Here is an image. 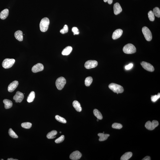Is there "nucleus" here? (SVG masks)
Wrapping results in <instances>:
<instances>
[{
  "mask_svg": "<svg viewBox=\"0 0 160 160\" xmlns=\"http://www.w3.org/2000/svg\"><path fill=\"white\" fill-rule=\"evenodd\" d=\"M50 20L48 18L46 17L42 18L40 24V30L42 32H46L48 28Z\"/></svg>",
  "mask_w": 160,
  "mask_h": 160,
  "instance_id": "1",
  "label": "nucleus"
},
{
  "mask_svg": "<svg viewBox=\"0 0 160 160\" xmlns=\"http://www.w3.org/2000/svg\"><path fill=\"white\" fill-rule=\"evenodd\" d=\"M109 88L114 93H116L117 94L122 93L124 91L123 88L122 86L116 84L112 83L109 85Z\"/></svg>",
  "mask_w": 160,
  "mask_h": 160,
  "instance_id": "2",
  "label": "nucleus"
},
{
  "mask_svg": "<svg viewBox=\"0 0 160 160\" xmlns=\"http://www.w3.org/2000/svg\"><path fill=\"white\" fill-rule=\"evenodd\" d=\"M124 53L127 54H132L136 52V48L134 45L131 44H128L125 45L123 49Z\"/></svg>",
  "mask_w": 160,
  "mask_h": 160,
  "instance_id": "3",
  "label": "nucleus"
},
{
  "mask_svg": "<svg viewBox=\"0 0 160 160\" xmlns=\"http://www.w3.org/2000/svg\"><path fill=\"white\" fill-rule=\"evenodd\" d=\"M66 83V80L64 77H59L56 80V86L58 90H61L64 88Z\"/></svg>",
  "mask_w": 160,
  "mask_h": 160,
  "instance_id": "4",
  "label": "nucleus"
},
{
  "mask_svg": "<svg viewBox=\"0 0 160 160\" xmlns=\"http://www.w3.org/2000/svg\"><path fill=\"white\" fill-rule=\"evenodd\" d=\"M15 62V60L14 59H5L2 63V66L5 69L10 68L13 66Z\"/></svg>",
  "mask_w": 160,
  "mask_h": 160,
  "instance_id": "5",
  "label": "nucleus"
},
{
  "mask_svg": "<svg viewBox=\"0 0 160 160\" xmlns=\"http://www.w3.org/2000/svg\"><path fill=\"white\" fill-rule=\"evenodd\" d=\"M142 32L147 41H150L152 39V35L149 29L146 26H144L142 29Z\"/></svg>",
  "mask_w": 160,
  "mask_h": 160,
  "instance_id": "6",
  "label": "nucleus"
},
{
  "mask_svg": "<svg viewBox=\"0 0 160 160\" xmlns=\"http://www.w3.org/2000/svg\"><path fill=\"white\" fill-rule=\"evenodd\" d=\"M159 122L157 120H154L152 122L148 121L145 124V127L148 130H154L159 125Z\"/></svg>",
  "mask_w": 160,
  "mask_h": 160,
  "instance_id": "7",
  "label": "nucleus"
},
{
  "mask_svg": "<svg viewBox=\"0 0 160 160\" xmlns=\"http://www.w3.org/2000/svg\"><path fill=\"white\" fill-rule=\"evenodd\" d=\"M98 65L97 61L95 60H89L85 63V67L88 69H91L95 68Z\"/></svg>",
  "mask_w": 160,
  "mask_h": 160,
  "instance_id": "8",
  "label": "nucleus"
},
{
  "mask_svg": "<svg viewBox=\"0 0 160 160\" xmlns=\"http://www.w3.org/2000/svg\"><path fill=\"white\" fill-rule=\"evenodd\" d=\"M141 64V66L145 70L150 72L154 71V67L150 63L145 61H142Z\"/></svg>",
  "mask_w": 160,
  "mask_h": 160,
  "instance_id": "9",
  "label": "nucleus"
},
{
  "mask_svg": "<svg viewBox=\"0 0 160 160\" xmlns=\"http://www.w3.org/2000/svg\"><path fill=\"white\" fill-rule=\"evenodd\" d=\"M24 98V95L20 91H17L15 95L13 97V99L16 103H21L22 102Z\"/></svg>",
  "mask_w": 160,
  "mask_h": 160,
  "instance_id": "10",
  "label": "nucleus"
},
{
  "mask_svg": "<svg viewBox=\"0 0 160 160\" xmlns=\"http://www.w3.org/2000/svg\"><path fill=\"white\" fill-rule=\"evenodd\" d=\"M44 69L43 65L42 64L38 63L32 68V71L33 73H37L38 72L42 71Z\"/></svg>",
  "mask_w": 160,
  "mask_h": 160,
  "instance_id": "11",
  "label": "nucleus"
},
{
  "mask_svg": "<svg viewBox=\"0 0 160 160\" xmlns=\"http://www.w3.org/2000/svg\"><path fill=\"white\" fill-rule=\"evenodd\" d=\"M82 154L78 151L73 152L70 155V158L73 160H77L80 159L82 157Z\"/></svg>",
  "mask_w": 160,
  "mask_h": 160,
  "instance_id": "12",
  "label": "nucleus"
},
{
  "mask_svg": "<svg viewBox=\"0 0 160 160\" xmlns=\"http://www.w3.org/2000/svg\"><path fill=\"white\" fill-rule=\"evenodd\" d=\"M18 82L17 81H13L10 84L8 87V90L10 92H12L15 90L18 86Z\"/></svg>",
  "mask_w": 160,
  "mask_h": 160,
  "instance_id": "13",
  "label": "nucleus"
},
{
  "mask_svg": "<svg viewBox=\"0 0 160 160\" xmlns=\"http://www.w3.org/2000/svg\"><path fill=\"white\" fill-rule=\"evenodd\" d=\"M123 33V31L120 29H117L115 31L113 32L112 38L113 40H116L122 36Z\"/></svg>",
  "mask_w": 160,
  "mask_h": 160,
  "instance_id": "14",
  "label": "nucleus"
},
{
  "mask_svg": "<svg viewBox=\"0 0 160 160\" xmlns=\"http://www.w3.org/2000/svg\"><path fill=\"white\" fill-rule=\"evenodd\" d=\"M114 14L116 15H117L120 14L122 11V9L119 3H116L113 6Z\"/></svg>",
  "mask_w": 160,
  "mask_h": 160,
  "instance_id": "15",
  "label": "nucleus"
},
{
  "mask_svg": "<svg viewBox=\"0 0 160 160\" xmlns=\"http://www.w3.org/2000/svg\"><path fill=\"white\" fill-rule=\"evenodd\" d=\"M14 36L16 39L18 41H22L23 40V34L21 31L18 30L15 33Z\"/></svg>",
  "mask_w": 160,
  "mask_h": 160,
  "instance_id": "16",
  "label": "nucleus"
},
{
  "mask_svg": "<svg viewBox=\"0 0 160 160\" xmlns=\"http://www.w3.org/2000/svg\"><path fill=\"white\" fill-rule=\"evenodd\" d=\"M9 10L7 9H4L0 13V18L2 20L5 19L9 15Z\"/></svg>",
  "mask_w": 160,
  "mask_h": 160,
  "instance_id": "17",
  "label": "nucleus"
},
{
  "mask_svg": "<svg viewBox=\"0 0 160 160\" xmlns=\"http://www.w3.org/2000/svg\"><path fill=\"white\" fill-rule=\"evenodd\" d=\"M73 106L76 110L78 112H81L82 110V108L80 104L78 101H74L73 102Z\"/></svg>",
  "mask_w": 160,
  "mask_h": 160,
  "instance_id": "18",
  "label": "nucleus"
},
{
  "mask_svg": "<svg viewBox=\"0 0 160 160\" xmlns=\"http://www.w3.org/2000/svg\"><path fill=\"white\" fill-rule=\"evenodd\" d=\"M72 50V48L71 46L67 47L64 49L62 52V54L64 56H67L69 55L71 53Z\"/></svg>",
  "mask_w": 160,
  "mask_h": 160,
  "instance_id": "19",
  "label": "nucleus"
},
{
  "mask_svg": "<svg viewBox=\"0 0 160 160\" xmlns=\"http://www.w3.org/2000/svg\"><path fill=\"white\" fill-rule=\"evenodd\" d=\"M3 102L5 104V109H10L13 106V103L10 100L5 99L3 100Z\"/></svg>",
  "mask_w": 160,
  "mask_h": 160,
  "instance_id": "20",
  "label": "nucleus"
},
{
  "mask_svg": "<svg viewBox=\"0 0 160 160\" xmlns=\"http://www.w3.org/2000/svg\"><path fill=\"white\" fill-rule=\"evenodd\" d=\"M133 154L131 152H128L125 153L121 157V160H128L132 157Z\"/></svg>",
  "mask_w": 160,
  "mask_h": 160,
  "instance_id": "21",
  "label": "nucleus"
},
{
  "mask_svg": "<svg viewBox=\"0 0 160 160\" xmlns=\"http://www.w3.org/2000/svg\"><path fill=\"white\" fill-rule=\"evenodd\" d=\"M99 137V141H100L106 140L107 139L108 137L110 135L109 134H105L104 133H99L98 135Z\"/></svg>",
  "mask_w": 160,
  "mask_h": 160,
  "instance_id": "22",
  "label": "nucleus"
},
{
  "mask_svg": "<svg viewBox=\"0 0 160 160\" xmlns=\"http://www.w3.org/2000/svg\"><path fill=\"white\" fill-rule=\"evenodd\" d=\"M57 134V132L55 130H53L50 132L47 135V137L49 139H52L56 138V136Z\"/></svg>",
  "mask_w": 160,
  "mask_h": 160,
  "instance_id": "23",
  "label": "nucleus"
},
{
  "mask_svg": "<svg viewBox=\"0 0 160 160\" xmlns=\"http://www.w3.org/2000/svg\"><path fill=\"white\" fill-rule=\"evenodd\" d=\"M35 97V93L34 91H32L28 96L27 101L29 103L32 102L34 100Z\"/></svg>",
  "mask_w": 160,
  "mask_h": 160,
  "instance_id": "24",
  "label": "nucleus"
},
{
  "mask_svg": "<svg viewBox=\"0 0 160 160\" xmlns=\"http://www.w3.org/2000/svg\"><path fill=\"white\" fill-rule=\"evenodd\" d=\"M93 114L94 115L97 117L98 120L102 119L103 116L102 114L98 109H95L93 110Z\"/></svg>",
  "mask_w": 160,
  "mask_h": 160,
  "instance_id": "25",
  "label": "nucleus"
},
{
  "mask_svg": "<svg viewBox=\"0 0 160 160\" xmlns=\"http://www.w3.org/2000/svg\"><path fill=\"white\" fill-rule=\"evenodd\" d=\"M93 78L91 77H87L85 80V84L86 86H90L93 82Z\"/></svg>",
  "mask_w": 160,
  "mask_h": 160,
  "instance_id": "26",
  "label": "nucleus"
},
{
  "mask_svg": "<svg viewBox=\"0 0 160 160\" xmlns=\"http://www.w3.org/2000/svg\"><path fill=\"white\" fill-rule=\"evenodd\" d=\"M153 12L155 16L158 18L160 17V10L158 7H155L153 9Z\"/></svg>",
  "mask_w": 160,
  "mask_h": 160,
  "instance_id": "27",
  "label": "nucleus"
},
{
  "mask_svg": "<svg viewBox=\"0 0 160 160\" xmlns=\"http://www.w3.org/2000/svg\"><path fill=\"white\" fill-rule=\"evenodd\" d=\"M8 133L10 137L13 138H18V136L11 128L9 129Z\"/></svg>",
  "mask_w": 160,
  "mask_h": 160,
  "instance_id": "28",
  "label": "nucleus"
},
{
  "mask_svg": "<svg viewBox=\"0 0 160 160\" xmlns=\"http://www.w3.org/2000/svg\"><path fill=\"white\" fill-rule=\"evenodd\" d=\"M55 119L57 121L63 123H66V121L63 117L60 116H59L57 115L56 116Z\"/></svg>",
  "mask_w": 160,
  "mask_h": 160,
  "instance_id": "29",
  "label": "nucleus"
},
{
  "mask_svg": "<svg viewBox=\"0 0 160 160\" xmlns=\"http://www.w3.org/2000/svg\"><path fill=\"white\" fill-rule=\"evenodd\" d=\"M21 126L24 128L29 129L32 127V124L29 122H24L21 124Z\"/></svg>",
  "mask_w": 160,
  "mask_h": 160,
  "instance_id": "30",
  "label": "nucleus"
},
{
  "mask_svg": "<svg viewBox=\"0 0 160 160\" xmlns=\"http://www.w3.org/2000/svg\"><path fill=\"white\" fill-rule=\"evenodd\" d=\"M148 16L149 19L150 21H153L154 20L155 16L153 11L150 10L148 13Z\"/></svg>",
  "mask_w": 160,
  "mask_h": 160,
  "instance_id": "31",
  "label": "nucleus"
},
{
  "mask_svg": "<svg viewBox=\"0 0 160 160\" xmlns=\"http://www.w3.org/2000/svg\"><path fill=\"white\" fill-rule=\"evenodd\" d=\"M112 127L113 128L120 129L122 128V125L120 124L114 123L112 125Z\"/></svg>",
  "mask_w": 160,
  "mask_h": 160,
  "instance_id": "32",
  "label": "nucleus"
},
{
  "mask_svg": "<svg viewBox=\"0 0 160 160\" xmlns=\"http://www.w3.org/2000/svg\"><path fill=\"white\" fill-rule=\"evenodd\" d=\"M69 28L68 27L67 25H65L64 26L63 29H61L60 31V32L63 34H64L67 33L68 32Z\"/></svg>",
  "mask_w": 160,
  "mask_h": 160,
  "instance_id": "33",
  "label": "nucleus"
},
{
  "mask_svg": "<svg viewBox=\"0 0 160 160\" xmlns=\"http://www.w3.org/2000/svg\"><path fill=\"white\" fill-rule=\"evenodd\" d=\"M160 98V93H159L157 95L152 96L151 101L153 102H155Z\"/></svg>",
  "mask_w": 160,
  "mask_h": 160,
  "instance_id": "34",
  "label": "nucleus"
},
{
  "mask_svg": "<svg viewBox=\"0 0 160 160\" xmlns=\"http://www.w3.org/2000/svg\"><path fill=\"white\" fill-rule=\"evenodd\" d=\"M65 137L64 135H62L59 138L57 139L55 141L56 143L59 144L63 142L64 140Z\"/></svg>",
  "mask_w": 160,
  "mask_h": 160,
  "instance_id": "35",
  "label": "nucleus"
},
{
  "mask_svg": "<svg viewBox=\"0 0 160 160\" xmlns=\"http://www.w3.org/2000/svg\"><path fill=\"white\" fill-rule=\"evenodd\" d=\"M72 31L74 33V35L76 34H79L80 33L79 30L78 29L77 27H74L72 28Z\"/></svg>",
  "mask_w": 160,
  "mask_h": 160,
  "instance_id": "36",
  "label": "nucleus"
},
{
  "mask_svg": "<svg viewBox=\"0 0 160 160\" xmlns=\"http://www.w3.org/2000/svg\"><path fill=\"white\" fill-rule=\"evenodd\" d=\"M133 64H129L127 65V66H125V69L127 70H129V69H131L133 67Z\"/></svg>",
  "mask_w": 160,
  "mask_h": 160,
  "instance_id": "37",
  "label": "nucleus"
},
{
  "mask_svg": "<svg viewBox=\"0 0 160 160\" xmlns=\"http://www.w3.org/2000/svg\"><path fill=\"white\" fill-rule=\"evenodd\" d=\"M104 1L105 2H107L109 4H111L112 3L113 0H104Z\"/></svg>",
  "mask_w": 160,
  "mask_h": 160,
  "instance_id": "38",
  "label": "nucleus"
},
{
  "mask_svg": "<svg viewBox=\"0 0 160 160\" xmlns=\"http://www.w3.org/2000/svg\"><path fill=\"white\" fill-rule=\"evenodd\" d=\"M150 157L149 156H147L144 157L143 159L142 160H150Z\"/></svg>",
  "mask_w": 160,
  "mask_h": 160,
  "instance_id": "39",
  "label": "nucleus"
},
{
  "mask_svg": "<svg viewBox=\"0 0 160 160\" xmlns=\"http://www.w3.org/2000/svg\"><path fill=\"white\" fill-rule=\"evenodd\" d=\"M8 160H18V159H14L13 158H8Z\"/></svg>",
  "mask_w": 160,
  "mask_h": 160,
  "instance_id": "40",
  "label": "nucleus"
},
{
  "mask_svg": "<svg viewBox=\"0 0 160 160\" xmlns=\"http://www.w3.org/2000/svg\"><path fill=\"white\" fill-rule=\"evenodd\" d=\"M97 121H99V120H98V119H97Z\"/></svg>",
  "mask_w": 160,
  "mask_h": 160,
  "instance_id": "41",
  "label": "nucleus"
},
{
  "mask_svg": "<svg viewBox=\"0 0 160 160\" xmlns=\"http://www.w3.org/2000/svg\"><path fill=\"white\" fill-rule=\"evenodd\" d=\"M60 133H61V131L60 132Z\"/></svg>",
  "mask_w": 160,
  "mask_h": 160,
  "instance_id": "42",
  "label": "nucleus"
},
{
  "mask_svg": "<svg viewBox=\"0 0 160 160\" xmlns=\"http://www.w3.org/2000/svg\"><path fill=\"white\" fill-rule=\"evenodd\" d=\"M1 160H3V159H1Z\"/></svg>",
  "mask_w": 160,
  "mask_h": 160,
  "instance_id": "43",
  "label": "nucleus"
},
{
  "mask_svg": "<svg viewBox=\"0 0 160 160\" xmlns=\"http://www.w3.org/2000/svg\"><path fill=\"white\" fill-rule=\"evenodd\" d=\"M104 133V132H103V133Z\"/></svg>",
  "mask_w": 160,
  "mask_h": 160,
  "instance_id": "44",
  "label": "nucleus"
}]
</instances>
